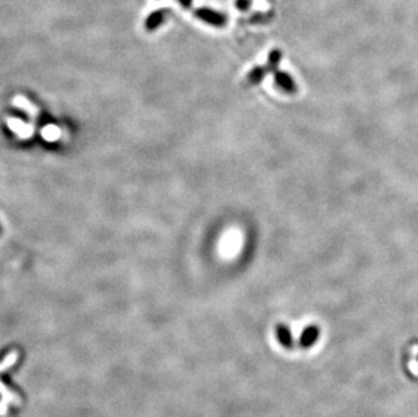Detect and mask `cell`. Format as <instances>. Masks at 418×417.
<instances>
[{
	"mask_svg": "<svg viewBox=\"0 0 418 417\" xmlns=\"http://www.w3.org/2000/svg\"><path fill=\"white\" fill-rule=\"evenodd\" d=\"M194 16L199 20H202L203 24H207L209 26L213 27H218V29L225 27L229 22V18L226 14L217 11V10H213V8L210 7L196 8L194 11Z\"/></svg>",
	"mask_w": 418,
	"mask_h": 417,
	"instance_id": "cell-1",
	"label": "cell"
},
{
	"mask_svg": "<svg viewBox=\"0 0 418 417\" xmlns=\"http://www.w3.org/2000/svg\"><path fill=\"white\" fill-rule=\"evenodd\" d=\"M274 79H275V84L278 88H280L283 92L286 94H297L298 92V85L292 79V76L283 72V71H276L274 72Z\"/></svg>",
	"mask_w": 418,
	"mask_h": 417,
	"instance_id": "cell-2",
	"label": "cell"
},
{
	"mask_svg": "<svg viewBox=\"0 0 418 417\" xmlns=\"http://www.w3.org/2000/svg\"><path fill=\"white\" fill-rule=\"evenodd\" d=\"M168 15H169V10L168 8H159V10L152 11L146 16V19H145V29H146V31H155L159 27L163 26L164 22L168 19Z\"/></svg>",
	"mask_w": 418,
	"mask_h": 417,
	"instance_id": "cell-3",
	"label": "cell"
},
{
	"mask_svg": "<svg viewBox=\"0 0 418 417\" xmlns=\"http://www.w3.org/2000/svg\"><path fill=\"white\" fill-rule=\"evenodd\" d=\"M8 128L12 129V130L15 131L16 134L19 135V137H22V138H29L31 134H33V126L31 125H26L23 124L22 121L19 120H8Z\"/></svg>",
	"mask_w": 418,
	"mask_h": 417,
	"instance_id": "cell-4",
	"label": "cell"
},
{
	"mask_svg": "<svg viewBox=\"0 0 418 417\" xmlns=\"http://www.w3.org/2000/svg\"><path fill=\"white\" fill-rule=\"evenodd\" d=\"M318 335H319V331L315 325H309L305 331L301 335V344L303 347H309L311 344H314L317 341Z\"/></svg>",
	"mask_w": 418,
	"mask_h": 417,
	"instance_id": "cell-5",
	"label": "cell"
},
{
	"mask_svg": "<svg viewBox=\"0 0 418 417\" xmlns=\"http://www.w3.org/2000/svg\"><path fill=\"white\" fill-rule=\"evenodd\" d=\"M283 58V52L280 49H272L268 54V60H267V68L268 72H276L278 71V66L280 64Z\"/></svg>",
	"mask_w": 418,
	"mask_h": 417,
	"instance_id": "cell-6",
	"label": "cell"
},
{
	"mask_svg": "<svg viewBox=\"0 0 418 417\" xmlns=\"http://www.w3.org/2000/svg\"><path fill=\"white\" fill-rule=\"evenodd\" d=\"M267 72L268 71L265 66H253L251 72L248 74V76H247V80L251 84H260L264 80V78H265Z\"/></svg>",
	"mask_w": 418,
	"mask_h": 417,
	"instance_id": "cell-7",
	"label": "cell"
},
{
	"mask_svg": "<svg viewBox=\"0 0 418 417\" xmlns=\"http://www.w3.org/2000/svg\"><path fill=\"white\" fill-rule=\"evenodd\" d=\"M276 335H278L279 341L286 345V347H290L292 344V335H291L290 329L287 328L286 325H278L276 328Z\"/></svg>",
	"mask_w": 418,
	"mask_h": 417,
	"instance_id": "cell-8",
	"label": "cell"
},
{
	"mask_svg": "<svg viewBox=\"0 0 418 417\" xmlns=\"http://www.w3.org/2000/svg\"><path fill=\"white\" fill-rule=\"evenodd\" d=\"M41 134H42V137L46 140V141H56V140L60 138V135H61V131H60V129H58L57 126H53V125H47L46 128H45L42 131H41Z\"/></svg>",
	"mask_w": 418,
	"mask_h": 417,
	"instance_id": "cell-9",
	"label": "cell"
},
{
	"mask_svg": "<svg viewBox=\"0 0 418 417\" xmlns=\"http://www.w3.org/2000/svg\"><path fill=\"white\" fill-rule=\"evenodd\" d=\"M15 104L18 106V107L23 108L24 111L28 112L30 117H37V110H35V107L33 106V104L28 103L26 99H19V98H18V99L15 101Z\"/></svg>",
	"mask_w": 418,
	"mask_h": 417,
	"instance_id": "cell-10",
	"label": "cell"
},
{
	"mask_svg": "<svg viewBox=\"0 0 418 417\" xmlns=\"http://www.w3.org/2000/svg\"><path fill=\"white\" fill-rule=\"evenodd\" d=\"M234 7L240 11H248L252 7V0H234Z\"/></svg>",
	"mask_w": 418,
	"mask_h": 417,
	"instance_id": "cell-11",
	"label": "cell"
},
{
	"mask_svg": "<svg viewBox=\"0 0 418 417\" xmlns=\"http://www.w3.org/2000/svg\"><path fill=\"white\" fill-rule=\"evenodd\" d=\"M178 3L182 6L183 8H191V6L194 4V0H178Z\"/></svg>",
	"mask_w": 418,
	"mask_h": 417,
	"instance_id": "cell-12",
	"label": "cell"
}]
</instances>
